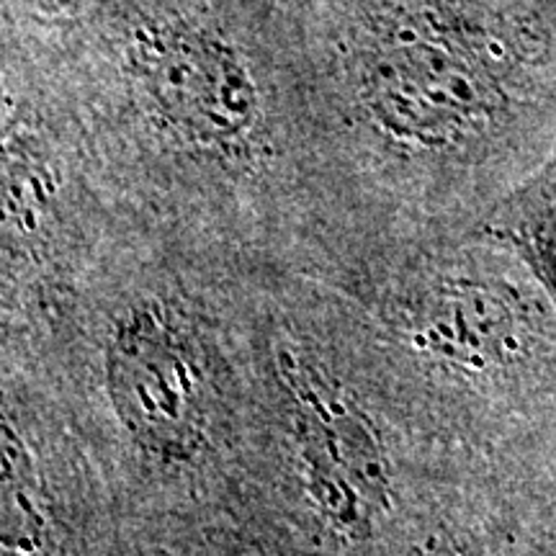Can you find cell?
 <instances>
[{
  "label": "cell",
  "mask_w": 556,
  "mask_h": 556,
  "mask_svg": "<svg viewBox=\"0 0 556 556\" xmlns=\"http://www.w3.org/2000/svg\"><path fill=\"white\" fill-rule=\"evenodd\" d=\"M368 116L397 142H464L503 106L495 70L469 39L422 24H397L358 58Z\"/></svg>",
  "instance_id": "1"
},
{
  "label": "cell",
  "mask_w": 556,
  "mask_h": 556,
  "mask_svg": "<svg viewBox=\"0 0 556 556\" xmlns=\"http://www.w3.org/2000/svg\"><path fill=\"white\" fill-rule=\"evenodd\" d=\"M139 86L157 119L199 148L229 150L258 124V88L229 41L189 24L155 26L137 41Z\"/></svg>",
  "instance_id": "2"
},
{
  "label": "cell",
  "mask_w": 556,
  "mask_h": 556,
  "mask_svg": "<svg viewBox=\"0 0 556 556\" xmlns=\"http://www.w3.org/2000/svg\"><path fill=\"white\" fill-rule=\"evenodd\" d=\"M109 389L129 433L165 462L189 458L204 441V389L197 356L157 307L131 309L106 358Z\"/></svg>",
  "instance_id": "3"
},
{
  "label": "cell",
  "mask_w": 556,
  "mask_h": 556,
  "mask_svg": "<svg viewBox=\"0 0 556 556\" xmlns=\"http://www.w3.org/2000/svg\"><path fill=\"white\" fill-rule=\"evenodd\" d=\"M312 377V371L289 377L302 402V413L307 415L304 435L312 475L317 484H330L336 495L340 492L343 516H358V507L384 497V464L364 422L348 413V407L323 387V381Z\"/></svg>",
  "instance_id": "4"
},
{
  "label": "cell",
  "mask_w": 556,
  "mask_h": 556,
  "mask_svg": "<svg viewBox=\"0 0 556 556\" xmlns=\"http://www.w3.org/2000/svg\"><path fill=\"white\" fill-rule=\"evenodd\" d=\"M520 240L526 255L544 276L548 291L556 299V180L526 208L520 219Z\"/></svg>",
  "instance_id": "5"
}]
</instances>
